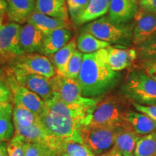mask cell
Segmentation results:
<instances>
[{
	"instance_id": "29",
	"label": "cell",
	"mask_w": 156,
	"mask_h": 156,
	"mask_svg": "<svg viewBox=\"0 0 156 156\" xmlns=\"http://www.w3.org/2000/svg\"><path fill=\"white\" fill-rule=\"evenodd\" d=\"M89 2L90 0H66L69 16L75 24L87 9Z\"/></svg>"
},
{
	"instance_id": "13",
	"label": "cell",
	"mask_w": 156,
	"mask_h": 156,
	"mask_svg": "<svg viewBox=\"0 0 156 156\" xmlns=\"http://www.w3.org/2000/svg\"><path fill=\"white\" fill-rule=\"evenodd\" d=\"M110 67L115 72H119L131 66L137 58L135 48L124 46H110L106 48Z\"/></svg>"
},
{
	"instance_id": "27",
	"label": "cell",
	"mask_w": 156,
	"mask_h": 156,
	"mask_svg": "<svg viewBox=\"0 0 156 156\" xmlns=\"http://www.w3.org/2000/svg\"><path fill=\"white\" fill-rule=\"evenodd\" d=\"M63 153H67L71 156H95L85 145L73 141L66 142L62 146L60 156Z\"/></svg>"
},
{
	"instance_id": "33",
	"label": "cell",
	"mask_w": 156,
	"mask_h": 156,
	"mask_svg": "<svg viewBox=\"0 0 156 156\" xmlns=\"http://www.w3.org/2000/svg\"><path fill=\"white\" fill-rule=\"evenodd\" d=\"M139 69L156 81V59L141 60L139 64Z\"/></svg>"
},
{
	"instance_id": "18",
	"label": "cell",
	"mask_w": 156,
	"mask_h": 156,
	"mask_svg": "<svg viewBox=\"0 0 156 156\" xmlns=\"http://www.w3.org/2000/svg\"><path fill=\"white\" fill-rule=\"evenodd\" d=\"M72 38L69 29L61 28L44 36L41 52L46 55H53L67 44Z\"/></svg>"
},
{
	"instance_id": "11",
	"label": "cell",
	"mask_w": 156,
	"mask_h": 156,
	"mask_svg": "<svg viewBox=\"0 0 156 156\" xmlns=\"http://www.w3.org/2000/svg\"><path fill=\"white\" fill-rule=\"evenodd\" d=\"M132 42L138 46L156 34V15L139 8L134 18Z\"/></svg>"
},
{
	"instance_id": "23",
	"label": "cell",
	"mask_w": 156,
	"mask_h": 156,
	"mask_svg": "<svg viewBox=\"0 0 156 156\" xmlns=\"http://www.w3.org/2000/svg\"><path fill=\"white\" fill-rule=\"evenodd\" d=\"M111 46V44L95 38L89 33L83 31L78 36L77 40V48L78 51L84 54L94 53L98 51L106 48Z\"/></svg>"
},
{
	"instance_id": "21",
	"label": "cell",
	"mask_w": 156,
	"mask_h": 156,
	"mask_svg": "<svg viewBox=\"0 0 156 156\" xmlns=\"http://www.w3.org/2000/svg\"><path fill=\"white\" fill-rule=\"evenodd\" d=\"M76 50L77 41L76 39L73 38L63 48L52 55L54 66L56 68V73L57 75L64 76L68 63Z\"/></svg>"
},
{
	"instance_id": "5",
	"label": "cell",
	"mask_w": 156,
	"mask_h": 156,
	"mask_svg": "<svg viewBox=\"0 0 156 156\" xmlns=\"http://www.w3.org/2000/svg\"><path fill=\"white\" fill-rule=\"evenodd\" d=\"M82 144L88 147L95 155H101L114 144V129L95 126L83 125L80 129Z\"/></svg>"
},
{
	"instance_id": "3",
	"label": "cell",
	"mask_w": 156,
	"mask_h": 156,
	"mask_svg": "<svg viewBox=\"0 0 156 156\" xmlns=\"http://www.w3.org/2000/svg\"><path fill=\"white\" fill-rule=\"evenodd\" d=\"M84 31L111 44H125L132 41L133 26L116 24L108 17L103 16L87 23Z\"/></svg>"
},
{
	"instance_id": "4",
	"label": "cell",
	"mask_w": 156,
	"mask_h": 156,
	"mask_svg": "<svg viewBox=\"0 0 156 156\" xmlns=\"http://www.w3.org/2000/svg\"><path fill=\"white\" fill-rule=\"evenodd\" d=\"M126 110L124 101L116 97H108L97 104L87 124L112 129L119 127L125 122Z\"/></svg>"
},
{
	"instance_id": "41",
	"label": "cell",
	"mask_w": 156,
	"mask_h": 156,
	"mask_svg": "<svg viewBox=\"0 0 156 156\" xmlns=\"http://www.w3.org/2000/svg\"><path fill=\"white\" fill-rule=\"evenodd\" d=\"M5 15H0V28L4 25V20H5Z\"/></svg>"
},
{
	"instance_id": "25",
	"label": "cell",
	"mask_w": 156,
	"mask_h": 156,
	"mask_svg": "<svg viewBox=\"0 0 156 156\" xmlns=\"http://www.w3.org/2000/svg\"><path fill=\"white\" fill-rule=\"evenodd\" d=\"M134 156H156V132L141 136L136 142Z\"/></svg>"
},
{
	"instance_id": "17",
	"label": "cell",
	"mask_w": 156,
	"mask_h": 156,
	"mask_svg": "<svg viewBox=\"0 0 156 156\" xmlns=\"http://www.w3.org/2000/svg\"><path fill=\"white\" fill-rule=\"evenodd\" d=\"M7 10L6 14L13 23H24L28 22L31 13L35 10L36 0H6Z\"/></svg>"
},
{
	"instance_id": "35",
	"label": "cell",
	"mask_w": 156,
	"mask_h": 156,
	"mask_svg": "<svg viewBox=\"0 0 156 156\" xmlns=\"http://www.w3.org/2000/svg\"><path fill=\"white\" fill-rule=\"evenodd\" d=\"M140 8L156 15V0H138Z\"/></svg>"
},
{
	"instance_id": "43",
	"label": "cell",
	"mask_w": 156,
	"mask_h": 156,
	"mask_svg": "<svg viewBox=\"0 0 156 156\" xmlns=\"http://www.w3.org/2000/svg\"><path fill=\"white\" fill-rule=\"evenodd\" d=\"M61 156H71V155H68V154H67V153H63Z\"/></svg>"
},
{
	"instance_id": "1",
	"label": "cell",
	"mask_w": 156,
	"mask_h": 156,
	"mask_svg": "<svg viewBox=\"0 0 156 156\" xmlns=\"http://www.w3.org/2000/svg\"><path fill=\"white\" fill-rule=\"evenodd\" d=\"M119 77V73L109 66L106 48L83 54V64L77 79L83 97L93 98L103 94L114 86Z\"/></svg>"
},
{
	"instance_id": "14",
	"label": "cell",
	"mask_w": 156,
	"mask_h": 156,
	"mask_svg": "<svg viewBox=\"0 0 156 156\" xmlns=\"http://www.w3.org/2000/svg\"><path fill=\"white\" fill-rule=\"evenodd\" d=\"M44 34L34 25L27 23L21 26L20 33V46L25 54L41 51Z\"/></svg>"
},
{
	"instance_id": "44",
	"label": "cell",
	"mask_w": 156,
	"mask_h": 156,
	"mask_svg": "<svg viewBox=\"0 0 156 156\" xmlns=\"http://www.w3.org/2000/svg\"><path fill=\"white\" fill-rule=\"evenodd\" d=\"M153 156H155V155H153Z\"/></svg>"
},
{
	"instance_id": "9",
	"label": "cell",
	"mask_w": 156,
	"mask_h": 156,
	"mask_svg": "<svg viewBox=\"0 0 156 156\" xmlns=\"http://www.w3.org/2000/svg\"><path fill=\"white\" fill-rule=\"evenodd\" d=\"M54 95L67 103H81L87 98L83 97L79 82L64 76L56 75L51 78Z\"/></svg>"
},
{
	"instance_id": "8",
	"label": "cell",
	"mask_w": 156,
	"mask_h": 156,
	"mask_svg": "<svg viewBox=\"0 0 156 156\" xmlns=\"http://www.w3.org/2000/svg\"><path fill=\"white\" fill-rule=\"evenodd\" d=\"M15 69L48 78L56 75L55 67L48 58L38 53L23 54L17 59Z\"/></svg>"
},
{
	"instance_id": "26",
	"label": "cell",
	"mask_w": 156,
	"mask_h": 156,
	"mask_svg": "<svg viewBox=\"0 0 156 156\" xmlns=\"http://www.w3.org/2000/svg\"><path fill=\"white\" fill-rule=\"evenodd\" d=\"M137 57L141 60L156 59V34L147 41L136 46Z\"/></svg>"
},
{
	"instance_id": "39",
	"label": "cell",
	"mask_w": 156,
	"mask_h": 156,
	"mask_svg": "<svg viewBox=\"0 0 156 156\" xmlns=\"http://www.w3.org/2000/svg\"><path fill=\"white\" fill-rule=\"evenodd\" d=\"M7 2L6 0H0V15L6 14L7 10Z\"/></svg>"
},
{
	"instance_id": "37",
	"label": "cell",
	"mask_w": 156,
	"mask_h": 156,
	"mask_svg": "<svg viewBox=\"0 0 156 156\" xmlns=\"http://www.w3.org/2000/svg\"><path fill=\"white\" fill-rule=\"evenodd\" d=\"M13 106L10 102L0 103V119L12 114Z\"/></svg>"
},
{
	"instance_id": "28",
	"label": "cell",
	"mask_w": 156,
	"mask_h": 156,
	"mask_svg": "<svg viewBox=\"0 0 156 156\" xmlns=\"http://www.w3.org/2000/svg\"><path fill=\"white\" fill-rule=\"evenodd\" d=\"M25 156H58V154L47 145L25 142Z\"/></svg>"
},
{
	"instance_id": "32",
	"label": "cell",
	"mask_w": 156,
	"mask_h": 156,
	"mask_svg": "<svg viewBox=\"0 0 156 156\" xmlns=\"http://www.w3.org/2000/svg\"><path fill=\"white\" fill-rule=\"evenodd\" d=\"M25 142L17 136H13L7 143L8 156H25Z\"/></svg>"
},
{
	"instance_id": "31",
	"label": "cell",
	"mask_w": 156,
	"mask_h": 156,
	"mask_svg": "<svg viewBox=\"0 0 156 156\" xmlns=\"http://www.w3.org/2000/svg\"><path fill=\"white\" fill-rule=\"evenodd\" d=\"M15 134L12 114L0 119V142L10 141Z\"/></svg>"
},
{
	"instance_id": "24",
	"label": "cell",
	"mask_w": 156,
	"mask_h": 156,
	"mask_svg": "<svg viewBox=\"0 0 156 156\" xmlns=\"http://www.w3.org/2000/svg\"><path fill=\"white\" fill-rule=\"evenodd\" d=\"M39 121V116L19 105H15L12 122L15 129H25L34 125Z\"/></svg>"
},
{
	"instance_id": "19",
	"label": "cell",
	"mask_w": 156,
	"mask_h": 156,
	"mask_svg": "<svg viewBox=\"0 0 156 156\" xmlns=\"http://www.w3.org/2000/svg\"><path fill=\"white\" fill-rule=\"evenodd\" d=\"M35 10L47 16L69 21L66 0H36Z\"/></svg>"
},
{
	"instance_id": "30",
	"label": "cell",
	"mask_w": 156,
	"mask_h": 156,
	"mask_svg": "<svg viewBox=\"0 0 156 156\" xmlns=\"http://www.w3.org/2000/svg\"><path fill=\"white\" fill-rule=\"evenodd\" d=\"M83 53H81L80 51L76 50L68 63L64 77L77 80L83 64Z\"/></svg>"
},
{
	"instance_id": "40",
	"label": "cell",
	"mask_w": 156,
	"mask_h": 156,
	"mask_svg": "<svg viewBox=\"0 0 156 156\" xmlns=\"http://www.w3.org/2000/svg\"><path fill=\"white\" fill-rule=\"evenodd\" d=\"M108 156H122V153L114 146L111 151H108Z\"/></svg>"
},
{
	"instance_id": "6",
	"label": "cell",
	"mask_w": 156,
	"mask_h": 156,
	"mask_svg": "<svg viewBox=\"0 0 156 156\" xmlns=\"http://www.w3.org/2000/svg\"><path fill=\"white\" fill-rule=\"evenodd\" d=\"M21 25L16 23L4 24L0 28V60L2 62L17 59L25 53L20 46Z\"/></svg>"
},
{
	"instance_id": "42",
	"label": "cell",
	"mask_w": 156,
	"mask_h": 156,
	"mask_svg": "<svg viewBox=\"0 0 156 156\" xmlns=\"http://www.w3.org/2000/svg\"><path fill=\"white\" fill-rule=\"evenodd\" d=\"M122 156H134L132 154H122Z\"/></svg>"
},
{
	"instance_id": "36",
	"label": "cell",
	"mask_w": 156,
	"mask_h": 156,
	"mask_svg": "<svg viewBox=\"0 0 156 156\" xmlns=\"http://www.w3.org/2000/svg\"><path fill=\"white\" fill-rule=\"evenodd\" d=\"M12 95L8 85L0 82V103L9 102Z\"/></svg>"
},
{
	"instance_id": "38",
	"label": "cell",
	"mask_w": 156,
	"mask_h": 156,
	"mask_svg": "<svg viewBox=\"0 0 156 156\" xmlns=\"http://www.w3.org/2000/svg\"><path fill=\"white\" fill-rule=\"evenodd\" d=\"M0 156H8L7 143L6 142H0Z\"/></svg>"
},
{
	"instance_id": "2",
	"label": "cell",
	"mask_w": 156,
	"mask_h": 156,
	"mask_svg": "<svg viewBox=\"0 0 156 156\" xmlns=\"http://www.w3.org/2000/svg\"><path fill=\"white\" fill-rule=\"evenodd\" d=\"M123 92L134 103L144 106L156 105V81L140 69L129 75Z\"/></svg>"
},
{
	"instance_id": "20",
	"label": "cell",
	"mask_w": 156,
	"mask_h": 156,
	"mask_svg": "<svg viewBox=\"0 0 156 156\" xmlns=\"http://www.w3.org/2000/svg\"><path fill=\"white\" fill-rule=\"evenodd\" d=\"M125 120L140 135H147L156 132V122L140 112L129 111L125 115Z\"/></svg>"
},
{
	"instance_id": "16",
	"label": "cell",
	"mask_w": 156,
	"mask_h": 156,
	"mask_svg": "<svg viewBox=\"0 0 156 156\" xmlns=\"http://www.w3.org/2000/svg\"><path fill=\"white\" fill-rule=\"evenodd\" d=\"M27 23L36 27L38 30L44 34V36L58 29H69L71 26L69 21L47 16L36 10L30 15Z\"/></svg>"
},
{
	"instance_id": "34",
	"label": "cell",
	"mask_w": 156,
	"mask_h": 156,
	"mask_svg": "<svg viewBox=\"0 0 156 156\" xmlns=\"http://www.w3.org/2000/svg\"><path fill=\"white\" fill-rule=\"evenodd\" d=\"M132 106L138 112L145 114L146 116L156 122V105H151V106H144L138 103L132 102Z\"/></svg>"
},
{
	"instance_id": "15",
	"label": "cell",
	"mask_w": 156,
	"mask_h": 156,
	"mask_svg": "<svg viewBox=\"0 0 156 156\" xmlns=\"http://www.w3.org/2000/svg\"><path fill=\"white\" fill-rule=\"evenodd\" d=\"M140 137L125 120L122 126L115 129L114 147L122 154H132Z\"/></svg>"
},
{
	"instance_id": "7",
	"label": "cell",
	"mask_w": 156,
	"mask_h": 156,
	"mask_svg": "<svg viewBox=\"0 0 156 156\" xmlns=\"http://www.w3.org/2000/svg\"><path fill=\"white\" fill-rule=\"evenodd\" d=\"M7 83L15 105H19L38 116L42 114L45 109V102L41 98L21 85L13 75H9Z\"/></svg>"
},
{
	"instance_id": "10",
	"label": "cell",
	"mask_w": 156,
	"mask_h": 156,
	"mask_svg": "<svg viewBox=\"0 0 156 156\" xmlns=\"http://www.w3.org/2000/svg\"><path fill=\"white\" fill-rule=\"evenodd\" d=\"M13 75L21 85L36 93L44 101L50 100L54 96L51 78L27 73L17 69L13 70Z\"/></svg>"
},
{
	"instance_id": "22",
	"label": "cell",
	"mask_w": 156,
	"mask_h": 156,
	"mask_svg": "<svg viewBox=\"0 0 156 156\" xmlns=\"http://www.w3.org/2000/svg\"><path fill=\"white\" fill-rule=\"evenodd\" d=\"M112 0H90L87 9L78 20L76 25L90 23L103 17L108 12Z\"/></svg>"
},
{
	"instance_id": "12",
	"label": "cell",
	"mask_w": 156,
	"mask_h": 156,
	"mask_svg": "<svg viewBox=\"0 0 156 156\" xmlns=\"http://www.w3.org/2000/svg\"><path fill=\"white\" fill-rule=\"evenodd\" d=\"M138 0H112L108 17L119 25H126L134 20L139 9Z\"/></svg>"
}]
</instances>
